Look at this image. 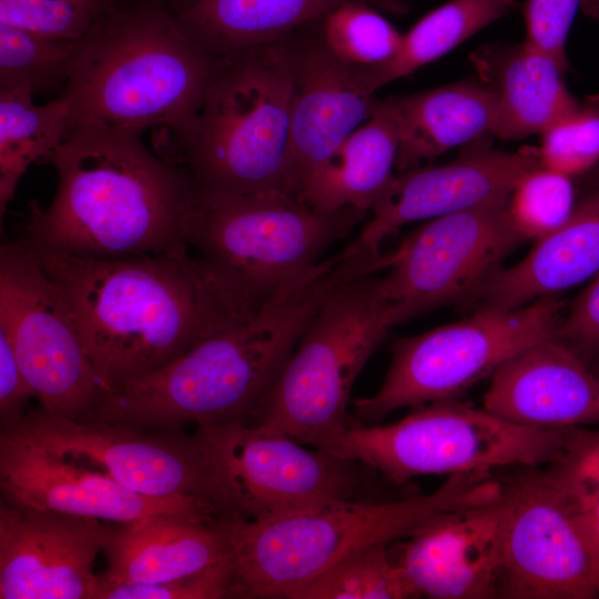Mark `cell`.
I'll return each mask as SVG.
<instances>
[{
	"label": "cell",
	"instance_id": "obj_1",
	"mask_svg": "<svg viewBox=\"0 0 599 599\" xmlns=\"http://www.w3.org/2000/svg\"><path fill=\"white\" fill-rule=\"evenodd\" d=\"M27 241L67 298L106 392L159 370L263 306L237 296L190 252L92 258Z\"/></svg>",
	"mask_w": 599,
	"mask_h": 599
},
{
	"label": "cell",
	"instance_id": "obj_2",
	"mask_svg": "<svg viewBox=\"0 0 599 599\" xmlns=\"http://www.w3.org/2000/svg\"><path fill=\"white\" fill-rule=\"evenodd\" d=\"M143 132L75 125L45 160L57 171L51 203H32L30 242L79 257L185 254L196 186L186 169L143 142Z\"/></svg>",
	"mask_w": 599,
	"mask_h": 599
},
{
	"label": "cell",
	"instance_id": "obj_3",
	"mask_svg": "<svg viewBox=\"0 0 599 599\" xmlns=\"http://www.w3.org/2000/svg\"><path fill=\"white\" fill-rule=\"evenodd\" d=\"M348 273L337 255L322 260L250 317L109 389L91 422L159 432L252 424L321 303Z\"/></svg>",
	"mask_w": 599,
	"mask_h": 599
},
{
	"label": "cell",
	"instance_id": "obj_4",
	"mask_svg": "<svg viewBox=\"0 0 599 599\" xmlns=\"http://www.w3.org/2000/svg\"><path fill=\"white\" fill-rule=\"evenodd\" d=\"M501 494L493 471L449 475L435 491L399 499H337L260 520L223 524L230 598H282L366 548L398 541L430 517Z\"/></svg>",
	"mask_w": 599,
	"mask_h": 599
},
{
	"label": "cell",
	"instance_id": "obj_5",
	"mask_svg": "<svg viewBox=\"0 0 599 599\" xmlns=\"http://www.w3.org/2000/svg\"><path fill=\"white\" fill-rule=\"evenodd\" d=\"M215 67L163 4L116 3L81 40L62 91L72 100L75 125L160 128L177 139L194 121Z\"/></svg>",
	"mask_w": 599,
	"mask_h": 599
},
{
	"label": "cell",
	"instance_id": "obj_6",
	"mask_svg": "<svg viewBox=\"0 0 599 599\" xmlns=\"http://www.w3.org/2000/svg\"><path fill=\"white\" fill-rule=\"evenodd\" d=\"M291 100L285 39L217 59L203 103L174 140L171 159L201 192L290 194Z\"/></svg>",
	"mask_w": 599,
	"mask_h": 599
},
{
	"label": "cell",
	"instance_id": "obj_7",
	"mask_svg": "<svg viewBox=\"0 0 599 599\" xmlns=\"http://www.w3.org/2000/svg\"><path fill=\"white\" fill-rule=\"evenodd\" d=\"M378 273H353L328 292L252 425L318 449L349 426L353 386L396 325Z\"/></svg>",
	"mask_w": 599,
	"mask_h": 599
},
{
	"label": "cell",
	"instance_id": "obj_8",
	"mask_svg": "<svg viewBox=\"0 0 599 599\" xmlns=\"http://www.w3.org/2000/svg\"><path fill=\"white\" fill-rule=\"evenodd\" d=\"M367 214L323 213L283 192L197 190L186 241L231 291L260 307L313 270Z\"/></svg>",
	"mask_w": 599,
	"mask_h": 599
},
{
	"label": "cell",
	"instance_id": "obj_9",
	"mask_svg": "<svg viewBox=\"0 0 599 599\" xmlns=\"http://www.w3.org/2000/svg\"><path fill=\"white\" fill-rule=\"evenodd\" d=\"M564 429L519 425L454 398L416 407L394 423L348 426L322 450L400 486L423 475L547 466L559 456Z\"/></svg>",
	"mask_w": 599,
	"mask_h": 599
},
{
	"label": "cell",
	"instance_id": "obj_10",
	"mask_svg": "<svg viewBox=\"0 0 599 599\" xmlns=\"http://www.w3.org/2000/svg\"><path fill=\"white\" fill-rule=\"evenodd\" d=\"M1 433L51 455L91 467L136 494L196 501L224 521L243 520L225 476L203 435L77 422L43 408Z\"/></svg>",
	"mask_w": 599,
	"mask_h": 599
},
{
	"label": "cell",
	"instance_id": "obj_11",
	"mask_svg": "<svg viewBox=\"0 0 599 599\" xmlns=\"http://www.w3.org/2000/svg\"><path fill=\"white\" fill-rule=\"evenodd\" d=\"M562 303L554 295L512 309H477L463 321L400 337L379 389L354 402L358 419L380 422L405 407L454 399L509 358L554 337Z\"/></svg>",
	"mask_w": 599,
	"mask_h": 599
},
{
	"label": "cell",
	"instance_id": "obj_12",
	"mask_svg": "<svg viewBox=\"0 0 599 599\" xmlns=\"http://www.w3.org/2000/svg\"><path fill=\"white\" fill-rule=\"evenodd\" d=\"M0 328L41 408L91 422L106 388L67 298L24 237L0 247Z\"/></svg>",
	"mask_w": 599,
	"mask_h": 599
},
{
	"label": "cell",
	"instance_id": "obj_13",
	"mask_svg": "<svg viewBox=\"0 0 599 599\" xmlns=\"http://www.w3.org/2000/svg\"><path fill=\"white\" fill-rule=\"evenodd\" d=\"M509 195L426 221L384 253L382 286L396 325L439 306L466 304L502 267L525 242L510 220Z\"/></svg>",
	"mask_w": 599,
	"mask_h": 599
},
{
	"label": "cell",
	"instance_id": "obj_14",
	"mask_svg": "<svg viewBox=\"0 0 599 599\" xmlns=\"http://www.w3.org/2000/svg\"><path fill=\"white\" fill-rule=\"evenodd\" d=\"M508 514L498 598H599L596 565L568 495L542 466L500 478Z\"/></svg>",
	"mask_w": 599,
	"mask_h": 599
},
{
	"label": "cell",
	"instance_id": "obj_15",
	"mask_svg": "<svg viewBox=\"0 0 599 599\" xmlns=\"http://www.w3.org/2000/svg\"><path fill=\"white\" fill-rule=\"evenodd\" d=\"M244 520L337 499H366L367 467L256 425L197 426Z\"/></svg>",
	"mask_w": 599,
	"mask_h": 599
},
{
	"label": "cell",
	"instance_id": "obj_16",
	"mask_svg": "<svg viewBox=\"0 0 599 599\" xmlns=\"http://www.w3.org/2000/svg\"><path fill=\"white\" fill-rule=\"evenodd\" d=\"M541 166L538 149L507 152L484 136L461 148L450 162L395 174L345 251L379 257L384 242L400 227L456 213L509 195L530 171Z\"/></svg>",
	"mask_w": 599,
	"mask_h": 599
},
{
	"label": "cell",
	"instance_id": "obj_17",
	"mask_svg": "<svg viewBox=\"0 0 599 599\" xmlns=\"http://www.w3.org/2000/svg\"><path fill=\"white\" fill-rule=\"evenodd\" d=\"M112 526L1 496L0 598L94 599V561Z\"/></svg>",
	"mask_w": 599,
	"mask_h": 599
},
{
	"label": "cell",
	"instance_id": "obj_18",
	"mask_svg": "<svg viewBox=\"0 0 599 599\" xmlns=\"http://www.w3.org/2000/svg\"><path fill=\"white\" fill-rule=\"evenodd\" d=\"M0 487L3 497L26 506L110 524L155 516L224 522L196 501L136 494L91 467L51 455L8 433L0 436Z\"/></svg>",
	"mask_w": 599,
	"mask_h": 599
},
{
	"label": "cell",
	"instance_id": "obj_19",
	"mask_svg": "<svg viewBox=\"0 0 599 599\" xmlns=\"http://www.w3.org/2000/svg\"><path fill=\"white\" fill-rule=\"evenodd\" d=\"M319 20L285 38L292 67L287 183L297 199L313 171L372 116L379 101L326 47Z\"/></svg>",
	"mask_w": 599,
	"mask_h": 599
},
{
	"label": "cell",
	"instance_id": "obj_20",
	"mask_svg": "<svg viewBox=\"0 0 599 599\" xmlns=\"http://www.w3.org/2000/svg\"><path fill=\"white\" fill-rule=\"evenodd\" d=\"M507 514L501 487L496 499L437 514L393 545L418 598H498Z\"/></svg>",
	"mask_w": 599,
	"mask_h": 599
},
{
	"label": "cell",
	"instance_id": "obj_21",
	"mask_svg": "<svg viewBox=\"0 0 599 599\" xmlns=\"http://www.w3.org/2000/svg\"><path fill=\"white\" fill-rule=\"evenodd\" d=\"M483 408L538 428L599 425V376L577 353L549 337L493 373Z\"/></svg>",
	"mask_w": 599,
	"mask_h": 599
},
{
	"label": "cell",
	"instance_id": "obj_22",
	"mask_svg": "<svg viewBox=\"0 0 599 599\" xmlns=\"http://www.w3.org/2000/svg\"><path fill=\"white\" fill-rule=\"evenodd\" d=\"M347 3L404 14L408 0H169L163 6L180 29L213 59L284 40Z\"/></svg>",
	"mask_w": 599,
	"mask_h": 599
},
{
	"label": "cell",
	"instance_id": "obj_23",
	"mask_svg": "<svg viewBox=\"0 0 599 599\" xmlns=\"http://www.w3.org/2000/svg\"><path fill=\"white\" fill-rule=\"evenodd\" d=\"M599 273V185L568 220L536 241L518 263L500 267L465 304L471 311L512 309L578 285Z\"/></svg>",
	"mask_w": 599,
	"mask_h": 599
},
{
	"label": "cell",
	"instance_id": "obj_24",
	"mask_svg": "<svg viewBox=\"0 0 599 599\" xmlns=\"http://www.w3.org/2000/svg\"><path fill=\"white\" fill-rule=\"evenodd\" d=\"M223 524L166 516L113 524L103 549L108 569L99 581L152 585L219 566L231 556Z\"/></svg>",
	"mask_w": 599,
	"mask_h": 599
},
{
	"label": "cell",
	"instance_id": "obj_25",
	"mask_svg": "<svg viewBox=\"0 0 599 599\" xmlns=\"http://www.w3.org/2000/svg\"><path fill=\"white\" fill-rule=\"evenodd\" d=\"M470 60L479 80L496 94L497 138L542 134L579 105L564 80L568 69L527 41L490 43L476 50Z\"/></svg>",
	"mask_w": 599,
	"mask_h": 599
},
{
	"label": "cell",
	"instance_id": "obj_26",
	"mask_svg": "<svg viewBox=\"0 0 599 599\" xmlns=\"http://www.w3.org/2000/svg\"><path fill=\"white\" fill-rule=\"evenodd\" d=\"M385 100L397 128L398 172L420 166L455 146L496 134L497 98L480 80H465Z\"/></svg>",
	"mask_w": 599,
	"mask_h": 599
},
{
	"label": "cell",
	"instance_id": "obj_27",
	"mask_svg": "<svg viewBox=\"0 0 599 599\" xmlns=\"http://www.w3.org/2000/svg\"><path fill=\"white\" fill-rule=\"evenodd\" d=\"M398 134L392 110L379 100L372 116L308 176L298 199L316 211H369L395 176Z\"/></svg>",
	"mask_w": 599,
	"mask_h": 599
},
{
	"label": "cell",
	"instance_id": "obj_28",
	"mask_svg": "<svg viewBox=\"0 0 599 599\" xmlns=\"http://www.w3.org/2000/svg\"><path fill=\"white\" fill-rule=\"evenodd\" d=\"M72 100L61 91L38 105L27 90L0 91V214L28 167L47 158L74 128Z\"/></svg>",
	"mask_w": 599,
	"mask_h": 599
},
{
	"label": "cell",
	"instance_id": "obj_29",
	"mask_svg": "<svg viewBox=\"0 0 599 599\" xmlns=\"http://www.w3.org/2000/svg\"><path fill=\"white\" fill-rule=\"evenodd\" d=\"M515 4V0H451L403 33L392 59L376 68L356 70V74L364 89L375 94L384 85L441 58Z\"/></svg>",
	"mask_w": 599,
	"mask_h": 599
},
{
	"label": "cell",
	"instance_id": "obj_30",
	"mask_svg": "<svg viewBox=\"0 0 599 599\" xmlns=\"http://www.w3.org/2000/svg\"><path fill=\"white\" fill-rule=\"evenodd\" d=\"M81 40L0 23V91L27 90L34 95L64 89L74 72Z\"/></svg>",
	"mask_w": 599,
	"mask_h": 599
},
{
	"label": "cell",
	"instance_id": "obj_31",
	"mask_svg": "<svg viewBox=\"0 0 599 599\" xmlns=\"http://www.w3.org/2000/svg\"><path fill=\"white\" fill-rule=\"evenodd\" d=\"M418 598L390 544L361 550L296 591L291 599Z\"/></svg>",
	"mask_w": 599,
	"mask_h": 599
},
{
	"label": "cell",
	"instance_id": "obj_32",
	"mask_svg": "<svg viewBox=\"0 0 599 599\" xmlns=\"http://www.w3.org/2000/svg\"><path fill=\"white\" fill-rule=\"evenodd\" d=\"M319 30L329 51L355 70L387 62L397 52L403 37L382 11L364 3L335 8L319 20Z\"/></svg>",
	"mask_w": 599,
	"mask_h": 599
},
{
	"label": "cell",
	"instance_id": "obj_33",
	"mask_svg": "<svg viewBox=\"0 0 599 599\" xmlns=\"http://www.w3.org/2000/svg\"><path fill=\"white\" fill-rule=\"evenodd\" d=\"M577 201L573 179L541 165L517 183L508 210L521 237L537 241L561 226Z\"/></svg>",
	"mask_w": 599,
	"mask_h": 599
},
{
	"label": "cell",
	"instance_id": "obj_34",
	"mask_svg": "<svg viewBox=\"0 0 599 599\" xmlns=\"http://www.w3.org/2000/svg\"><path fill=\"white\" fill-rule=\"evenodd\" d=\"M541 136L538 153L542 166L572 179L599 167V93L588 95Z\"/></svg>",
	"mask_w": 599,
	"mask_h": 599
},
{
	"label": "cell",
	"instance_id": "obj_35",
	"mask_svg": "<svg viewBox=\"0 0 599 599\" xmlns=\"http://www.w3.org/2000/svg\"><path fill=\"white\" fill-rule=\"evenodd\" d=\"M116 0H0V23L81 40Z\"/></svg>",
	"mask_w": 599,
	"mask_h": 599
},
{
	"label": "cell",
	"instance_id": "obj_36",
	"mask_svg": "<svg viewBox=\"0 0 599 599\" xmlns=\"http://www.w3.org/2000/svg\"><path fill=\"white\" fill-rule=\"evenodd\" d=\"M546 468L568 495L599 496V428H565L559 456Z\"/></svg>",
	"mask_w": 599,
	"mask_h": 599
},
{
	"label": "cell",
	"instance_id": "obj_37",
	"mask_svg": "<svg viewBox=\"0 0 599 599\" xmlns=\"http://www.w3.org/2000/svg\"><path fill=\"white\" fill-rule=\"evenodd\" d=\"M231 558L184 578L152 585L98 583L94 599H220L230 598Z\"/></svg>",
	"mask_w": 599,
	"mask_h": 599
},
{
	"label": "cell",
	"instance_id": "obj_38",
	"mask_svg": "<svg viewBox=\"0 0 599 599\" xmlns=\"http://www.w3.org/2000/svg\"><path fill=\"white\" fill-rule=\"evenodd\" d=\"M581 0H527L525 41L569 68L566 42Z\"/></svg>",
	"mask_w": 599,
	"mask_h": 599
},
{
	"label": "cell",
	"instance_id": "obj_39",
	"mask_svg": "<svg viewBox=\"0 0 599 599\" xmlns=\"http://www.w3.org/2000/svg\"><path fill=\"white\" fill-rule=\"evenodd\" d=\"M554 337L586 363L599 353V273L573 301Z\"/></svg>",
	"mask_w": 599,
	"mask_h": 599
},
{
	"label": "cell",
	"instance_id": "obj_40",
	"mask_svg": "<svg viewBox=\"0 0 599 599\" xmlns=\"http://www.w3.org/2000/svg\"><path fill=\"white\" fill-rule=\"evenodd\" d=\"M34 393L23 375L7 333L0 328V422L1 432L16 427Z\"/></svg>",
	"mask_w": 599,
	"mask_h": 599
},
{
	"label": "cell",
	"instance_id": "obj_41",
	"mask_svg": "<svg viewBox=\"0 0 599 599\" xmlns=\"http://www.w3.org/2000/svg\"><path fill=\"white\" fill-rule=\"evenodd\" d=\"M568 497L590 548L599 579V496Z\"/></svg>",
	"mask_w": 599,
	"mask_h": 599
},
{
	"label": "cell",
	"instance_id": "obj_42",
	"mask_svg": "<svg viewBox=\"0 0 599 599\" xmlns=\"http://www.w3.org/2000/svg\"><path fill=\"white\" fill-rule=\"evenodd\" d=\"M580 8L592 18H599V0H581Z\"/></svg>",
	"mask_w": 599,
	"mask_h": 599
},
{
	"label": "cell",
	"instance_id": "obj_43",
	"mask_svg": "<svg viewBox=\"0 0 599 599\" xmlns=\"http://www.w3.org/2000/svg\"><path fill=\"white\" fill-rule=\"evenodd\" d=\"M588 365L599 376V353L589 361Z\"/></svg>",
	"mask_w": 599,
	"mask_h": 599
},
{
	"label": "cell",
	"instance_id": "obj_44",
	"mask_svg": "<svg viewBox=\"0 0 599 599\" xmlns=\"http://www.w3.org/2000/svg\"><path fill=\"white\" fill-rule=\"evenodd\" d=\"M143 1L154 2V3H159V4H164V3L167 2L169 0H143Z\"/></svg>",
	"mask_w": 599,
	"mask_h": 599
}]
</instances>
